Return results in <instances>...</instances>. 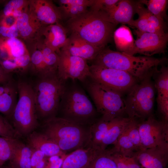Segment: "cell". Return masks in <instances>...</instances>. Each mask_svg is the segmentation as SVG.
I'll use <instances>...</instances> for the list:
<instances>
[{
  "instance_id": "cell-1",
  "label": "cell",
  "mask_w": 168,
  "mask_h": 168,
  "mask_svg": "<svg viewBox=\"0 0 168 168\" xmlns=\"http://www.w3.org/2000/svg\"><path fill=\"white\" fill-rule=\"evenodd\" d=\"M117 25L110 21L105 12L89 9L80 16L68 19L66 28L71 34L103 49L113 38Z\"/></svg>"
},
{
  "instance_id": "cell-2",
  "label": "cell",
  "mask_w": 168,
  "mask_h": 168,
  "mask_svg": "<svg viewBox=\"0 0 168 168\" xmlns=\"http://www.w3.org/2000/svg\"><path fill=\"white\" fill-rule=\"evenodd\" d=\"M166 60V58L130 55L105 47L92 61V64L126 72L140 81L155 73L158 66Z\"/></svg>"
},
{
  "instance_id": "cell-3",
  "label": "cell",
  "mask_w": 168,
  "mask_h": 168,
  "mask_svg": "<svg viewBox=\"0 0 168 168\" xmlns=\"http://www.w3.org/2000/svg\"><path fill=\"white\" fill-rule=\"evenodd\" d=\"M71 80L69 83L68 80L66 81L58 107V117L84 126L91 125L96 120V107L76 80Z\"/></svg>"
},
{
  "instance_id": "cell-4",
  "label": "cell",
  "mask_w": 168,
  "mask_h": 168,
  "mask_svg": "<svg viewBox=\"0 0 168 168\" xmlns=\"http://www.w3.org/2000/svg\"><path fill=\"white\" fill-rule=\"evenodd\" d=\"M40 132L67 154L88 146L89 128L86 129L84 125L59 117L42 122Z\"/></svg>"
},
{
  "instance_id": "cell-5",
  "label": "cell",
  "mask_w": 168,
  "mask_h": 168,
  "mask_svg": "<svg viewBox=\"0 0 168 168\" xmlns=\"http://www.w3.org/2000/svg\"><path fill=\"white\" fill-rule=\"evenodd\" d=\"M66 81L59 77L57 71L38 77L32 86L38 120L43 122L57 116Z\"/></svg>"
},
{
  "instance_id": "cell-6",
  "label": "cell",
  "mask_w": 168,
  "mask_h": 168,
  "mask_svg": "<svg viewBox=\"0 0 168 168\" xmlns=\"http://www.w3.org/2000/svg\"><path fill=\"white\" fill-rule=\"evenodd\" d=\"M17 87L19 98L10 118L19 136L26 137L39 125L34 92L32 86L26 82H19Z\"/></svg>"
},
{
  "instance_id": "cell-7",
  "label": "cell",
  "mask_w": 168,
  "mask_h": 168,
  "mask_svg": "<svg viewBox=\"0 0 168 168\" xmlns=\"http://www.w3.org/2000/svg\"><path fill=\"white\" fill-rule=\"evenodd\" d=\"M89 94L101 119L110 121L126 114L123 95L100 84L89 76L82 82Z\"/></svg>"
},
{
  "instance_id": "cell-8",
  "label": "cell",
  "mask_w": 168,
  "mask_h": 168,
  "mask_svg": "<svg viewBox=\"0 0 168 168\" xmlns=\"http://www.w3.org/2000/svg\"><path fill=\"white\" fill-rule=\"evenodd\" d=\"M154 73L137 82L126 93L125 112L130 119L143 120L152 114L156 88L152 78Z\"/></svg>"
},
{
  "instance_id": "cell-9",
  "label": "cell",
  "mask_w": 168,
  "mask_h": 168,
  "mask_svg": "<svg viewBox=\"0 0 168 168\" xmlns=\"http://www.w3.org/2000/svg\"><path fill=\"white\" fill-rule=\"evenodd\" d=\"M89 70V76L92 79L123 95L139 82L128 73L118 70L92 64Z\"/></svg>"
},
{
  "instance_id": "cell-10",
  "label": "cell",
  "mask_w": 168,
  "mask_h": 168,
  "mask_svg": "<svg viewBox=\"0 0 168 168\" xmlns=\"http://www.w3.org/2000/svg\"><path fill=\"white\" fill-rule=\"evenodd\" d=\"M142 150L168 144V122L152 114L138 122Z\"/></svg>"
},
{
  "instance_id": "cell-11",
  "label": "cell",
  "mask_w": 168,
  "mask_h": 168,
  "mask_svg": "<svg viewBox=\"0 0 168 168\" xmlns=\"http://www.w3.org/2000/svg\"><path fill=\"white\" fill-rule=\"evenodd\" d=\"M136 39L132 49L125 53L134 56L139 54L151 57L156 54H164L167 48L168 34L143 32L136 31Z\"/></svg>"
},
{
  "instance_id": "cell-12",
  "label": "cell",
  "mask_w": 168,
  "mask_h": 168,
  "mask_svg": "<svg viewBox=\"0 0 168 168\" xmlns=\"http://www.w3.org/2000/svg\"><path fill=\"white\" fill-rule=\"evenodd\" d=\"M58 55L57 72L62 79L78 80L82 82L90 76L89 66L86 60L61 50Z\"/></svg>"
},
{
  "instance_id": "cell-13",
  "label": "cell",
  "mask_w": 168,
  "mask_h": 168,
  "mask_svg": "<svg viewBox=\"0 0 168 168\" xmlns=\"http://www.w3.org/2000/svg\"><path fill=\"white\" fill-rule=\"evenodd\" d=\"M28 11L45 26L59 23L63 18L59 8L50 0H29Z\"/></svg>"
},
{
  "instance_id": "cell-14",
  "label": "cell",
  "mask_w": 168,
  "mask_h": 168,
  "mask_svg": "<svg viewBox=\"0 0 168 168\" xmlns=\"http://www.w3.org/2000/svg\"><path fill=\"white\" fill-rule=\"evenodd\" d=\"M16 24L19 36L25 41L27 47L38 41L45 26L29 11L28 9L16 18Z\"/></svg>"
},
{
  "instance_id": "cell-15",
  "label": "cell",
  "mask_w": 168,
  "mask_h": 168,
  "mask_svg": "<svg viewBox=\"0 0 168 168\" xmlns=\"http://www.w3.org/2000/svg\"><path fill=\"white\" fill-rule=\"evenodd\" d=\"M136 13L138 16L137 19L133 21L130 26L136 28L143 32L164 34L166 32V24L156 17L139 1H137Z\"/></svg>"
},
{
  "instance_id": "cell-16",
  "label": "cell",
  "mask_w": 168,
  "mask_h": 168,
  "mask_svg": "<svg viewBox=\"0 0 168 168\" xmlns=\"http://www.w3.org/2000/svg\"><path fill=\"white\" fill-rule=\"evenodd\" d=\"M134 156L141 168H166L168 144L142 150Z\"/></svg>"
},
{
  "instance_id": "cell-17",
  "label": "cell",
  "mask_w": 168,
  "mask_h": 168,
  "mask_svg": "<svg viewBox=\"0 0 168 168\" xmlns=\"http://www.w3.org/2000/svg\"><path fill=\"white\" fill-rule=\"evenodd\" d=\"M102 49L91 44L75 34H71L61 50L92 61Z\"/></svg>"
},
{
  "instance_id": "cell-18",
  "label": "cell",
  "mask_w": 168,
  "mask_h": 168,
  "mask_svg": "<svg viewBox=\"0 0 168 168\" xmlns=\"http://www.w3.org/2000/svg\"><path fill=\"white\" fill-rule=\"evenodd\" d=\"M160 70L154 73V83L157 92L158 109L161 120L168 122V68L161 65Z\"/></svg>"
},
{
  "instance_id": "cell-19",
  "label": "cell",
  "mask_w": 168,
  "mask_h": 168,
  "mask_svg": "<svg viewBox=\"0 0 168 168\" xmlns=\"http://www.w3.org/2000/svg\"><path fill=\"white\" fill-rule=\"evenodd\" d=\"M67 31L60 23L45 26L38 41L58 54L66 41Z\"/></svg>"
},
{
  "instance_id": "cell-20",
  "label": "cell",
  "mask_w": 168,
  "mask_h": 168,
  "mask_svg": "<svg viewBox=\"0 0 168 168\" xmlns=\"http://www.w3.org/2000/svg\"><path fill=\"white\" fill-rule=\"evenodd\" d=\"M99 150L88 146L67 154L60 168H89Z\"/></svg>"
},
{
  "instance_id": "cell-21",
  "label": "cell",
  "mask_w": 168,
  "mask_h": 168,
  "mask_svg": "<svg viewBox=\"0 0 168 168\" xmlns=\"http://www.w3.org/2000/svg\"><path fill=\"white\" fill-rule=\"evenodd\" d=\"M137 1L119 0L115 5L106 13L110 21L117 25L119 23L130 26L136 13Z\"/></svg>"
},
{
  "instance_id": "cell-22",
  "label": "cell",
  "mask_w": 168,
  "mask_h": 168,
  "mask_svg": "<svg viewBox=\"0 0 168 168\" xmlns=\"http://www.w3.org/2000/svg\"><path fill=\"white\" fill-rule=\"evenodd\" d=\"M26 138L27 144L32 148L41 151L47 156L67 154L40 132L34 131Z\"/></svg>"
},
{
  "instance_id": "cell-23",
  "label": "cell",
  "mask_w": 168,
  "mask_h": 168,
  "mask_svg": "<svg viewBox=\"0 0 168 168\" xmlns=\"http://www.w3.org/2000/svg\"><path fill=\"white\" fill-rule=\"evenodd\" d=\"M33 149L19 139L9 160L12 168H31Z\"/></svg>"
},
{
  "instance_id": "cell-24",
  "label": "cell",
  "mask_w": 168,
  "mask_h": 168,
  "mask_svg": "<svg viewBox=\"0 0 168 168\" xmlns=\"http://www.w3.org/2000/svg\"><path fill=\"white\" fill-rule=\"evenodd\" d=\"M0 51L6 55V58H14L29 53L25 44L18 38L0 37Z\"/></svg>"
},
{
  "instance_id": "cell-25",
  "label": "cell",
  "mask_w": 168,
  "mask_h": 168,
  "mask_svg": "<svg viewBox=\"0 0 168 168\" xmlns=\"http://www.w3.org/2000/svg\"><path fill=\"white\" fill-rule=\"evenodd\" d=\"M130 119L128 117H121L112 120L102 142L100 149L105 150L108 145L111 144L114 145Z\"/></svg>"
},
{
  "instance_id": "cell-26",
  "label": "cell",
  "mask_w": 168,
  "mask_h": 168,
  "mask_svg": "<svg viewBox=\"0 0 168 168\" xmlns=\"http://www.w3.org/2000/svg\"><path fill=\"white\" fill-rule=\"evenodd\" d=\"M111 121H105L100 118L96 120L91 125L88 146L100 149V145L110 125Z\"/></svg>"
},
{
  "instance_id": "cell-27",
  "label": "cell",
  "mask_w": 168,
  "mask_h": 168,
  "mask_svg": "<svg viewBox=\"0 0 168 168\" xmlns=\"http://www.w3.org/2000/svg\"><path fill=\"white\" fill-rule=\"evenodd\" d=\"M113 37L116 47L119 52L125 53L133 46L134 40L131 31L124 25H122L115 30Z\"/></svg>"
},
{
  "instance_id": "cell-28",
  "label": "cell",
  "mask_w": 168,
  "mask_h": 168,
  "mask_svg": "<svg viewBox=\"0 0 168 168\" xmlns=\"http://www.w3.org/2000/svg\"><path fill=\"white\" fill-rule=\"evenodd\" d=\"M28 47L30 58L29 68L31 71L38 77L50 73L47 70L41 51L37 42Z\"/></svg>"
},
{
  "instance_id": "cell-29",
  "label": "cell",
  "mask_w": 168,
  "mask_h": 168,
  "mask_svg": "<svg viewBox=\"0 0 168 168\" xmlns=\"http://www.w3.org/2000/svg\"><path fill=\"white\" fill-rule=\"evenodd\" d=\"M16 86L14 85L8 91L0 96V113L10 118L15 107L16 101Z\"/></svg>"
},
{
  "instance_id": "cell-30",
  "label": "cell",
  "mask_w": 168,
  "mask_h": 168,
  "mask_svg": "<svg viewBox=\"0 0 168 168\" xmlns=\"http://www.w3.org/2000/svg\"><path fill=\"white\" fill-rule=\"evenodd\" d=\"M126 126L114 144V147L110 150L126 156H133L136 152L127 134Z\"/></svg>"
},
{
  "instance_id": "cell-31",
  "label": "cell",
  "mask_w": 168,
  "mask_h": 168,
  "mask_svg": "<svg viewBox=\"0 0 168 168\" xmlns=\"http://www.w3.org/2000/svg\"><path fill=\"white\" fill-rule=\"evenodd\" d=\"M29 0H11L5 5L0 17L13 16L16 18L28 9Z\"/></svg>"
},
{
  "instance_id": "cell-32",
  "label": "cell",
  "mask_w": 168,
  "mask_h": 168,
  "mask_svg": "<svg viewBox=\"0 0 168 168\" xmlns=\"http://www.w3.org/2000/svg\"><path fill=\"white\" fill-rule=\"evenodd\" d=\"M37 43L41 51L48 72H57L59 60L58 54L40 41H38Z\"/></svg>"
},
{
  "instance_id": "cell-33",
  "label": "cell",
  "mask_w": 168,
  "mask_h": 168,
  "mask_svg": "<svg viewBox=\"0 0 168 168\" xmlns=\"http://www.w3.org/2000/svg\"><path fill=\"white\" fill-rule=\"evenodd\" d=\"M139 1L145 5L152 14L161 20H167V0H141Z\"/></svg>"
},
{
  "instance_id": "cell-34",
  "label": "cell",
  "mask_w": 168,
  "mask_h": 168,
  "mask_svg": "<svg viewBox=\"0 0 168 168\" xmlns=\"http://www.w3.org/2000/svg\"><path fill=\"white\" fill-rule=\"evenodd\" d=\"M89 168H118L109 150L99 149Z\"/></svg>"
},
{
  "instance_id": "cell-35",
  "label": "cell",
  "mask_w": 168,
  "mask_h": 168,
  "mask_svg": "<svg viewBox=\"0 0 168 168\" xmlns=\"http://www.w3.org/2000/svg\"><path fill=\"white\" fill-rule=\"evenodd\" d=\"M19 139L0 137V167L9 161Z\"/></svg>"
},
{
  "instance_id": "cell-36",
  "label": "cell",
  "mask_w": 168,
  "mask_h": 168,
  "mask_svg": "<svg viewBox=\"0 0 168 168\" xmlns=\"http://www.w3.org/2000/svg\"><path fill=\"white\" fill-rule=\"evenodd\" d=\"M118 168H141L135 156H128L109 150Z\"/></svg>"
},
{
  "instance_id": "cell-37",
  "label": "cell",
  "mask_w": 168,
  "mask_h": 168,
  "mask_svg": "<svg viewBox=\"0 0 168 168\" xmlns=\"http://www.w3.org/2000/svg\"><path fill=\"white\" fill-rule=\"evenodd\" d=\"M138 122L136 119H131L126 126L127 134L136 152L142 150Z\"/></svg>"
},
{
  "instance_id": "cell-38",
  "label": "cell",
  "mask_w": 168,
  "mask_h": 168,
  "mask_svg": "<svg viewBox=\"0 0 168 168\" xmlns=\"http://www.w3.org/2000/svg\"><path fill=\"white\" fill-rule=\"evenodd\" d=\"M0 137L19 139L20 137L8 120L0 115Z\"/></svg>"
},
{
  "instance_id": "cell-39",
  "label": "cell",
  "mask_w": 168,
  "mask_h": 168,
  "mask_svg": "<svg viewBox=\"0 0 168 168\" xmlns=\"http://www.w3.org/2000/svg\"><path fill=\"white\" fill-rule=\"evenodd\" d=\"M88 7L82 5H74L62 7H58L63 17L68 19L75 18L87 12Z\"/></svg>"
},
{
  "instance_id": "cell-40",
  "label": "cell",
  "mask_w": 168,
  "mask_h": 168,
  "mask_svg": "<svg viewBox=\"0 0 168 168\" xmlns=\"http://www.w3.org/2000/svg\"><path fill=\"white\" fill-rule=\"evenodd\" d=\"M119 0H93L90 10L102 11L107 13L118 2Z\"/></svg>"
},
{
  "instance_id": "cell-41",
  "label": "cell",
  "mask_w": 168,
  "mask_h": 168,
  "mask_svg": "<svg viewBox=\"0 0 168 168\" xmlns=\"http://www.w3.org/2000/svg\"><path fill=\"white\" fill-rule=\"evenodd\" d=\"M32 149L31 168H44L48 156L41 151Z\"/></svg>"
},
{
  "instance_id": "cell-42",
  "label": "cell",
  "mask_w": 168,
  "mask_h": 168,
  "mask_svg": "<svg viewBox=\"0 0 168 168\" xmlns=\"http://www.w3.org/2000/svg\"><path fill=\"white\" fill-rule=\"evenodd\" d=\"M19 31L16 23L11 26L0 24V37L4 38H18Z\"/></svg>"
},
{
  "instance_id": "cell-43",
  "label": "cell",
  "mask_w": 168,
  "mask_h": 168,
  "mask_svg": "<svg viewBox=\"0 0 168 168\" xmlns=\"http://www.w3.org/2000/svg\"><path fill=\"white\" fill-rule=\"evenodd\" d=\"M67 154L47 157L44 168H60Z\"/></svg>"
},
{
  "instance_id": "cell-44",
  "label": "cell",
  "mask_w": 168,
  "mask_h": 168,
  "mask_svg": "<svg viewBox=\"0 0 168 168\" xmlns=\"http://www.w3.org/2000/svg\"><path fill=\"white\" fill-rule=\"evenodd\" d=\"M60 7L74 5H82L90 7L93 0H60L58 1Z\"/></svg>"
},
{
  "instance_id": "cell-45",
  "label": "cell",
  "mask_w": 168,
  "mask_h": 168,
  "mask_svg": "<svg viewBox=\"0 0 168 168\" xmlns=\"http://www.w3.org/2000/svg\"><path fill=\"white\" fill-rule=\"evenodd\" d=\"M11 80L10 74L6 72L0 65V84H5Z\"/></svg>"
},
{
  "instance_id": "cell-46",
  "label": "cell",
  "mask_w": 168,
  "mask_h": 168,
  "mask_svg": "<svg viewBox=\"0 0 168 168\" xmlns=\"http://www.w3.org/2000/svg\"><path fill=\"white\" fill-rule=\"evenodd\" d=\"M0 168H12L10 166H2L0 167Z\"/></svg>"
}]
</instances>
